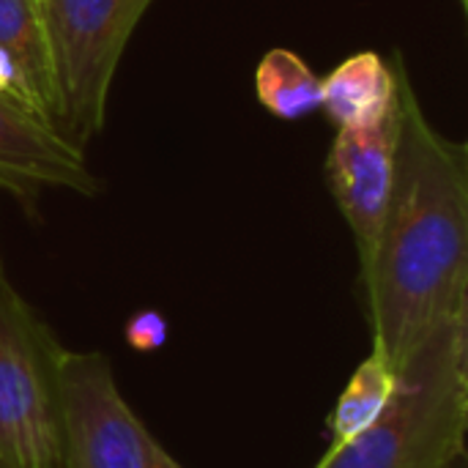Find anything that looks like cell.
Returning <instances> with one entry per match:
<instances>
[{
  "mask_svg": "<svg viewBox=\"0 0 468 468\" xmlns=\"http://www.w3.org/2000/svg\"><path fill=\"white\" fill-rule=\"evenodd\" d=\"M395 178L362 293L373 354L395 373L447 321L468 313V148L441 134L395 55Z\"/></svg>",
  "mask_w": 468,
  "mask_h": 468,
  "instance_id": "6da1fadb",
  "label": "cell"
},
{
  "mask_svg": "<svg viewBox=\"0 0 468 468\" xmlns=\"http://www.w3.org/2000/svg\"><path fill=\"white\" fill-rule=\"evenodd\" d=\"M468 313L441 324L400 367L389 409L315 468H452L466 458Z\"/></svg>",
  "mask_w": 468,
  "mask_h": 468,
  "instance_id": "7a4b0ae2",
  "label": "cell"
},
{
  "mask_svg": "<svg viewBox=\"0 0 468 468\" xmlns=\"http://www.w3.org/2000/svg\"><path fill=\"white\" fill-rule=\"evenodd\" d=\"M60 354L0 263V468H63Z\"/></svg>",
  "mask_w": 468,
  "mask_h": 468,
  "instance_id": "3957f363",
  "label": "cell"
},
{
  "mask_svg": "<svg viewBox=\"0 0 468 468\" xmlns=\"http://www.w3.org/2000/svg\"><path fill=\"white\" fill-rule=\"evenodd\" d=\"M154 0H38L55 126L82 151L107 118V99L123 49Z\"/></svg>",
  "mask_w": 468,
  "mask_h": 468,
  "instance_id": "277c9868",
  "label": "cell"
},
{
  "mask_svg": "<svg viewBox=\"0 0 468 468\" xmlns=\"http://www.w3.org/2000/svg\"><path fill=\"white\" fill-rule=\"evenodd\" d=\"M63 468H186L129 409L101 351L60 354Z\"/></svg>",
  "mask_w": 468,
  "mask_h": 468,
  "instance_id": "5b68a950",
  "label": "cell"
},
{
  "mask_svg": "<svg viewBox=\"0 0 468 468\" xmlns=\"http://www.w3.org/2000/svg\"><path fill=\"white\" fill-rule=\"evenodd\" d=\"M395 143L398 107L378 123L337 129L332 151L326 156V181L332 197L346 217L356 244L359 282L373 266L381 225L387 217L395 178Z\"/></svg>",
  "mask_w": 468,
  "mask_h": 468,
  "instance_id": "8992f818",
  "label": "cell"
},
{
  "mask_svg": "<svg viewBox=\"0 0 468 468\" xmlns=\"http://www.w3.org/2000/svg\"><path fill=\"white\" fill-rule=\"evenodd\" d=\"M0 189L25 208H36L47 192L96 197L101 181L88 167L82 148L63 132L11 101H0Z\"/></svg>",
  "mask_w": 468,
  "mask_h": 468,
  "instance_id": "52a82bcc",
  "label": "cell"
},
{
  "mask_svg": "<svg viewBox=\"0 0 468 468\" xmlns=\"http://www.w3.org/2000/svg\"><path fill=\"white\" fill-rule=\"evenodd\" d=\"M398 77L378 52H356L321 77V110L337 129L378 123L395 110Z\"/></svg>",
  "mask_w": 468,
  "mask_h": 468,
  "instance_id": "ba28073f",
  "label": "cell"
},
{
  "mask_svg": "<svg viewBox=\"0 0 468 468\" xmlns=\"http://www.w3.org/2000/svg\"><path fill=\"white\" fill-rule=\"evenodd\" d=\"M0 52L19 66L33 112L55 126V88L38 0H0Z\"/></svg>",
  "mask_w": 468,
  "mask_h": 468,
  "instance_id": "9c48e42d",
  "label": "cell"
},
{
  "mask_svg": "<svg viewBox=\"0 0 468 468\" xmlns=\"http://www.w3.org/2000/svg\"><path fill=\"white\" fill-rule=\"evenodd\" d=\"M398 392V373L370 351V356L354 370L346 392L337 398L326 420L329 431V450H340L362 436L392 403Z\"/></svg>",
  "mask_w": 468,
  "mask_h": 468,
  "instance_id": "30bf717a",
  "label": "cell"
},
{
  "mask_svg": "<svg viewBox=\"0 0 468 468\" xmlns=\"http://www.w3.org/2000/svg\"><path fill=\"white\" fill-rule=\"evenodd\" d=\"M255 90L261 104L282 118L296 121L321 110V77L293 49H269L255 71Z\"/></svg>",
  "mask_w": 468,
  "mask_h": 468,
  "instance_id": "8fae6325",
  "label": "cell"
},
{
  "mask_svg": "<svg viewBox=\"0 0 468 468\" xmlns=\"http://www.w3.org/2000/svg\"><path fill=\"white\" fill-rule=\"evenodd\" d=\"M123 335L134 351H143V354L159 351L167 343V318L156 310H140L129 318Z\"/></svg>",
  "mask_w": 468,
  "mask_h": 468,
  "instance_id": "7c38bea8",
  "label": "cell"
},
{
  "mask_svg": "<svg viewBox=\"0 0 468 468\" xmlns=\"http://www.w3.org/2000/svg\"><path fill=\"white\" fill-rule=\"evenodd\" d=\"M452 468H468V458H463V461H458V463H455V466Z\"/></svg>",
  "mask_w": 468,
  "mask_h": 468,
  "instance_id": "4fadbf2b",
  "label": "cell"
},
{
  "mask_svg": "<svg viewBox=\"0 0 468 468\" xmlns=\"http://www.w3.org/2000/svg\"><path fill=\"white\" fill-rule=\"evenodd\" d=\"M461 5H463V8H468V0H461Z\"/></svg>",
  "mask_w": 468,
  "mask_h": 468,
  "instance_id": "5bb4252c",
  "label": "cell"
}]
</instances>
